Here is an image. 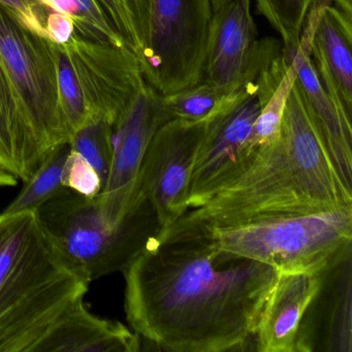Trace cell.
<instances>
[{
	"instance_id": "1",
	"label": "cell",
	"mask_w": 352,
	"mask_h": 352,
	"mask_svg": "<svg viewBox=\"0 0 352 352\" xmlns=\"http://www.w3.org/2000/svg\"><path fill=\"white\" fill-rule=\"evenodd\" d=\"M127 321L166 351L243 350L278 271L197 230H160L123 271Z\"/></svg>"
},
{
	"instance_id": "2",
	"label": "cell",
	"mask_w": 352,
	"mask_h": 352,
	"mask_svg": "<svg viewBox=\"0 0 352 352\" xmlns=\"http://www.w3.org/2000/svg\"><path fill=\"white\" fill-rule=\"evenodd\" d=\"M349 208L352 190L338 173L294 82L277 139L234 182L162 230H208L261 216Z\"/></svg>"
},
{
	"instance_id": "3",
	"label": "cell",
	"mask_w": 352,
	"mask_h": 352,
	"mask_svg": "<svg viewBox=\"0 0 352 352\" xmlns=\"http://www.w3.org/2000/svg\"><path fill=\"white\" fill-rule=\"evenodd\" d=\"M90 283L36 211L0 214V352L34 351Z\"/></svg>"
},
{
	"instance_id": "4",
	"label": "cell",
	"mask_w": 352,
	"mask_h": 352,
	"mask_svg": "<svg viewBox=\"0 0 352 352\" xmlns=\"http://www.w3.org/2000/svg\"><path fill=\"white\" fill-rule=\"evenodd\" d=\"M197 232H205L222 250L276 271L323 275L351 256L352 208L261 216Z\"/></svg>"
},
{
	"instance_id": "5",
	"label": "cell",
	"mask_w": 352,
	"mask_h": 352,
	"mask_svg": "<svg viewBox=\"0 0 352 352\" xmlns=\"http://www.w3.org/2000/svg\"><path fill=\"white\" fill-rule=\"evenodd\" d=\"M36 213L57 248L90 282L124 271L162 228L144 197L117 223L104 217L96 197H84L69 188L38 208Z\"/></svg>"
},
{
	"instance_id": "6",
	"label": "cell",
	"mask_w": 352,
	"mask_h": 352,
	"mask_svg": "<svg viewBox=\"0 0 352 352\" xmlns=\"http://www.w3.org/2000/svg\"><path fill=\"white\" fill-rule=\"evenodd\" d=\"M0 65L41 149L69 143L72 133L59 106L52 41L26 28L0 6Z\"/></svg>"
},
{
	"instance_id": "7",
	"label": "cell",
	"mask_w": 352,
	"mask_h": 352,
	"mask_svg": "<svg viewBox=\"0 0 352 352\" xmlns=\"http://www.w3.org/2000/svg\"><path fill=\"white\" fill-rule=\"evenodd\" d=\"M211 0H151L147 50L141 63L146 83L168 94L201 81Z\"/></svg>"
},
{
	"instance_id": "8",
	"label": "cell",
	"mask_w": 352,
	"mask_h": 352,
	"mask_svg": "<svg viewBox=\"0 0 352 352\" xmlns=\"http://www.w3.org/2000/svg\"><path fill=\"white\" fill-rule=\"evenodd\" d=\"M259 111L253 82L232 92L223 106L206 121L191 172L187 211L205 205L250 168L259 153L253 145Z\"/></svg>"
},
{
	"instance_id": "9",
	"label": "cell",
	"mask_w": 352,
	"mask_h": 352,
	"mask_svg": "<svg viewBox=\"0 0 352 352\" xmlns=\"http://www.w3.org/2000/svg\"><path fill=\"white\" fill-rule=\"evenodd\" d=\"M61 45L92 119L114 126L147 84L137 55L127 47L75 34Z\"/></svg>"
},
{
	"instance_id": "10",
	"label": "cell",
	"mask_w": 352,
	"mask_h": 352,
	"mask_svg": "<svg viewBox=\"0 0 352 352\" xmlns=\"http://www.w3.org/2000/svg\"><path fill=\"white\" fill-rule=\"evenodd\" d=\"M281 50L277 41L257 38L251 0H232L212 17L201 81L228 94L236 91L256 81Z\"/></svg>"
},
{
	"instance_id": "11",
	"label": "cell",
	"mask_w": 352,
	"mask_h": 352,
	"mask_svg": "<svg viewBox=\"0 0 352 352\" xmlns=\"http://www.w3.org/2000/svg\"><path fill=\"white\" fill-rule=\"evenodd\" d=\"M205 129L206 122L166 121L148 146L140 172L139 192L151 204L162 228L187 211L193 162Z\"/></svg>"
},
{
	"instance_id": "12",
	"label": "cell",
	"mask_w": 352,
	"mask_h": 352,
	"mask_svg": "<svg viewBox=\"0 0 352 352\" xmlns=\"http://www.w3.org/2000/svg\"><path fill=\"white\" fill-rule=\"evenodd\" d=\"M160 94L146 84L124 116L113 126V158L106 186L96 197L104 217L121 221L140 201L144 156L156 131L166 122Z\"/></svg>"
},
{
	"instance_id": "13",
	"label": "cell",
	"mask_w": 352,
	"mask_h": 352,
	"mask_svg": "<svg viewBox=\"0 0 352 352\" xmlns=\"http://www.w3.org/2000/svg\"><path fill=\"white\" fill-rule=\"evenodd\" d=\"M307 18L300 41L327 94L352 123V19L331 3H321Z\"/></svg>"
},
{
	"instance_id": "14",
	"label": "cell",
	"mask_w": 352,
	"mask_h": 352,
	"mask_svg": "<svg viewBox=\"0 0 352 352\" xmlns=\"http://www.w3.org/2000/svg\"><path fill=\"white\" fill-rule=\"evenodd\" d=\"M322 288V275L278 272L254 333L257 351H298L302 321Z\"/></svg>"
},
{
	"instance_id": "15",
	"label": "cell",
	"mask_w": 352,
	"mask_h": 352,
	"mask_svg": "<svg viewBox=\"0 0 352 352\" xmlns=\"http://www.w3.org/2000/svg\"><path fill=\"white\" fill-rule=\"evenodd\" d=\"M282 53L296 69V85L313 125L342 180L352 190V123L344 119L319 81L308 46L300 42L298 48L282 49Z\"/></svg>"
},
{
	"instance_id": "16",
	"label": "cell",
	"mask_w": 352,
	"mask_h": 352,
	"mask_svg": "<svg viewBox=\"0 0 352 352\" xmlns=\"http://www.w3.org/2000/svg\"><path fill=\"white\" fill-rule=\"evenodd\" d=\"M140 348L135 331L92 314L82 298L53 323L32 352H137Z\"/></svg>"
},
{
	"instance_id": "17",
	"label": "cell",
	"mask_w": 352,
	"mask_h": 352,
	"mask_svg": "<svg viewBox=\"0 0 352 352\" xmlns=\"http://www.w3.org/2000/svg\"><path fill=\"white\" fill-rule=\"evenodd\" d=\"M45 157L0 65V162L23 182Z\"/></svg>"
},
{
	"instance_id": "18",
	"label": "cell",
	"mask_w": 352,
	"mask_h": 352,
	"mask_svg": "<svg viewBox=\"0 0 352 352\" xmlns=\"http://www.w3.org/2000/svg\"><path fill=\"white\" fill-rule=\"evenodd\" d=\"M296 77L294 65L282 50L257 77L255 85L261 111L253 129V145L257 151L273 143L279 135L286 102Z\"/></svg>"
},
{
	"instance_id": "19",
	"label": "cell",
	"mask_w": 352,
	"mask_h": 352,
	"mask_svg": "<svg viewBox=\"0 0 352 352\" xmlns=\"http://www.w3.org/2000/svg\"><path fill=\"white\" fill-rule=\"evenodd\" d=\"M71 152L69 143L57 145L47 152L36 172L26 180L18 197L3 213L36 211L44 204L67 189L63 177L65 162Z\"/></svg>"
},
{
	"instance_id": "20",
	"label": "cell",
	"mask_w": 352,
	"mask_h": 352,
	"mask_svg": "<svg viewBox=\"0 0 352 352\" xmlns=\"http://www.w3.org/2000/svg\"><path fill=\"white\" fill-rule=\"evenodd\" d=\"M107 21L133 51L140 63L147 50L151 23V0H94Z\"/></svg>"
},
{
	"instance_id": "21",
	"label": "cell",
	"mask_w": 352,
	"mask_h": 352,
	"mask_svg": "<svg viewBox=\"0 0 352 352\" xmlns=\"http://www.w3.org/2000/svg\"><path fill=\"white\" fill-rule=\"evenodd\" d=\"M230 94L201 81L172 94H160V102L168 121L206 122L223 106Z\"/></svg>"
},
{
	"instance_id": "22",
	"label": "cell",
	"mask_w": 352,
	"mask_h": 352,
	"mask_svg": "<svg viewBox=\"0 0 352 352\" xmlns=\"http://www.w3.org/2000/svg\"><path fill=\"white\" fill-rule=\"evenodd\" d=\"M40 3L54 13L69 18L77 36L126 47L94 0H40Z\"/></svg>"
},
{
	"instance_id": "23",
	"label": "cell",
	"mask_w": 352,
	"mask_h": 352,
	"mask_svg": "<svg viewBox=\"0 0 352 352\" xmlns=\"http://www.w3.org/2000/svg\"><path fill=\"white\" fill-rule=\"evenodd\" d=\"M69 146L100 175L102 190L106 186L113 158V125L106 119L96 118L76 131Z\"/></svg>"
},
{
	"instance_id": "24",
	"label": "cell",
	"mask_w": 352,
	"mask_h": 352,
	"mask_svg": "<svg viewBox=\"0 0 352 352\" xmlns=\"http://www.w3.org/2000/svg\"><path fill=\"white\" fill-rule=\"evenodd\" d=\"M315 0H255L257 12L281 38L283 50L300 46L305 21Z\"/></svg>"
},
{
	"instance_id": "25",
	"label": "cell",
	"mask_w": 352,
	"mask_h": 352,
	"mask_svg": "<svg viewBox=\"0 0 352 352\" xmlns=\"http://www.w3.org/2000/svg\"><path fill=\"white\" fill-rule=\"evenodd\" d=\"M0 6L34 34L56 43H65L75 32L69 18L54 13L40 0H0Z\"/></svg>"
},
{
	"instance_id": "26",
	"label": "cell",
	"mask_w": 352,
	"mask_h": 352,
	"mask_svg": "<svg viewBox=\"0 0 352 352\" xmlns=\"http://www.w3.org/2000/svg\"><path fill=\"white\" fill-rule=\"evenodd\" d=\"M63 185L87 197H98L102 191L100 175L77 152L71 149L65 164Z\"/></svg>"
},
{
	"instance_id": "27",
	"label": "cell",
	"mask_w": 352,
	"mask_h": 352,
	"mask_svg": "<svg viewBox=\"0 0 352 352\" xmlns=\"http://www.w3.org/2000/svg\"><path fill=\"white\" fill-rule=\"evenodd\" d=\"M18 178L15 175L3 168L0 162V186H15L17 184Z\"/></svg>"
},
{
	"instance_id": "28",
	"label": "cell",
	"mask_w": 352,
	"mask_h": 352,
	"mask_svg": "<svg viewBox=\"0 0 352 352\" xmlns=\"http://www.w3.org/2000/svg\"><path fill=\"white\" fill-rule=\"evenodd\" d=\"M335 3L333 7L339 10L346 17L352 19V0H331Z\"/></svg>"
},
{
	"instance_id": "29",
	"label": "cell",
	"mask_w": 352,
	"mask_h": 352,
	"mask_svg": "<svg viewBox=\"0 0 352 352\" xmlns=\"http://www.w3.org/2000/svg\"><path fill=\"white\" fill-rule=\"evenodd\" d=\"M232 0H211L212 9H213V13L219 11V10L223 9L224 7L228 5Z\"/></svg>"
}]
</instances>
